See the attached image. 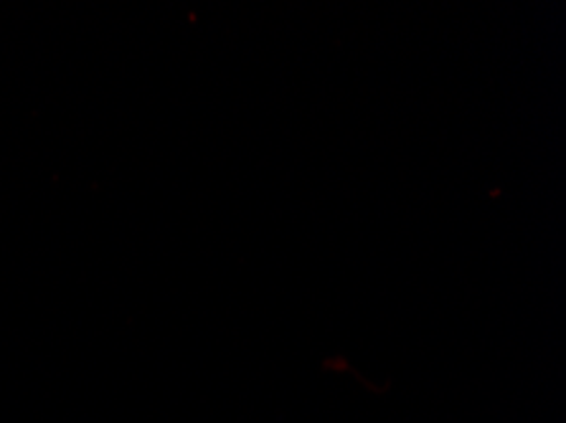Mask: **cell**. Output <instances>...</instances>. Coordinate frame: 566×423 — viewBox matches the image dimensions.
I'll return each mask as SVG.
<instances>
[]
</instances>
